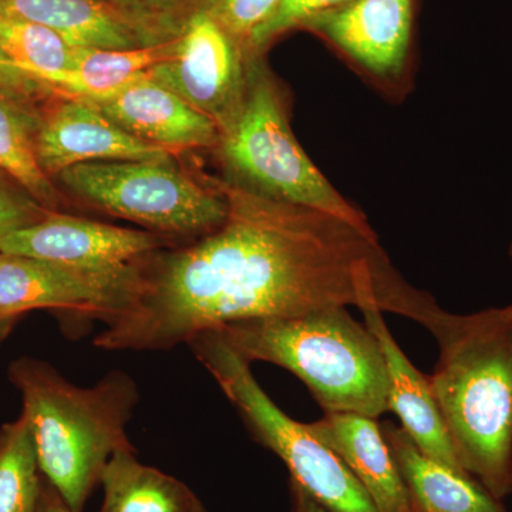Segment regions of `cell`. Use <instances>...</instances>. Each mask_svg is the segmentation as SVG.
Instances as JSON below:
<instances>
[{
	"label": "cell",
	"instance_id": "cell-1",
	"mask_svg": "<svg viewBox=\"0 0 512 512\" xmlns=\"http://www.w3.org/2000/svg\"><path fill=\"white\" fill-rule=\"evenodd\" d=\"M217 184L225 220L187 247L141 258L140 291L104 323L97 348L168 350L229 323L348 306L417 322L429 306L433 296L399 274L376 232L231 180Z\"/></svg>",
	"mask_w": 512,
	"mask_h": 512
},
{
	"label": "cell",
	"instance_id": "cell-2",
	"mask_svg": "<svg viewBox=\"0 0 512 512\" xmlns=\"http://www.w3.org/2000/svg\"><path fill=\"white\" fill-rule=\"evenodd\" d=\"M421 325L439 345L429 382L458 460L503 501L512 494V305L468 315L437 305Z\"/></svg>",
	"mask_w": 512,
	"mask_h": 512
},
{
	"label": "cell",
	"instance_id": "cell-3",
	"mask_svg": "<svg viewBox=\"0 0 512 512\" xmlns=\"http://www.w3.org/2000/svg\"><path fill=\"white\" fill-rule=\"evenodd\" d=\"M9 379L22 396L39 470L70 510L82 512L110 458L134 450L127 426L138 403L136 382L111 372L79 387L32 357L15 360Z\"/></svg>",
	"mask_w": 512,
	"mask_h": 512
},
{
	"label": "cell",
	"instance_id": "cell-4",
	"mask_svg": "<svg viewBox=\"0 0 512 512\" xmlns=\"http://www.w3.org/2000/svg\"><path fill=\"white\" fill-rule=\"evenodd\" d=\"M245 362L284 367L305 383L325 413L377 417L387 412L382 346L346 308L242 320L217 329Z\"/></svg>",
	"mask_w": 512,
	"mask_h": 512
},
{
	"label": "cell",
	"instance_id": "cell-5",
	"mask_svg": "<svg viewBox=\"0 0 512 512\" xmlns=\"http://www.w3.org/2000/svg\"><path fill=\"white\" fill-rule=\"evenodd\" d=\"M217 148L234 183L272 200L328 212L375 234L365 215L330 184L293 136L284 93L258 53L249 57L241 110L221 133Z\"/></svg>",
	"mask_w": 512,
	"mask_h": 512
},
{
	"label": "cell",
	"instance_id": "cell-6",
	"mask_svg": "<svg viewBox=\"0 0 512 512\" xmlns=\"http://www.w3.org/2000/svg\"><path fill=\"white\" fill-rule=\"evenodd\" d=\"M234 404L252 436L274 451L301 487L330 512H379L346 464L312 433L282 412L252 375L245 362L217 330H208L188 343Z\"/></svg>",
	"mask_w": 512,
	"mask_h": 512
},
{
	"label": "cell",
	"instance_id": "cell-7",
	"mask_svg": "<svg viewBox=\"0 0 512 512\" xmlns=\"http://www.w3.org/2000/svg\"><path fill=\"white\" fill-rule=\"evenodd\" d=\"M57 180L90 207L165 238H201L227 217L218 184L200 183L173 158L77 164Z\"/></svg>",
	"mask_w": 512,
	"mask_h": 512
},
{
	"label": "cell",
	"instance_id": "cell-8",
	"mask_svg": "<svg viewBox=\"0 0 512 512\" xmlns=\"http://www.w3.org/2000/svg\"><path fill=\"white\" fill-rule=\"evenodd\" d=\"M141 286L140 259L83 268L0 252V312L46 309L107 323L130 308Z\"/></svg>",
	"mask_w": 512,
	"mask_h": 512
},
{
	"label": "cell",
	"instance_id": "cell-9",
	"mask_svg": "<svg viewBox=\"0 0 512 512\" xmlns=\"http://www.w3.org/2000/svg\"><path fill=\"white\" fill-rule=\"evenodd\" d=\"M251 55L214 20L194 10L174 56L153 67L148 77L210 117L224 133L244 103Z\"/></svg>",
	"mask_w": 512,
	"mask_h": 512
},
{
	"label": "cell",
	"instance_id": "cell-10",
	"mask_svg": "<svg viewBox=\"0 0 512 512\" xmlns=\"http://www.w3.org/2000/svg\"><path fill=\"white\" fill-rule=\"evenodd\" d=\"M171 247V239L52 211L43 220L13 232L0 252L83 268H111Z\"/></svg>",
	"mask_w": 512,
	"mask_h": 512
},
{
	"label": "cell",
	"instance_id": "cell-11",
	"mask_svg": "<svg viewBox=\"0 0 512 512\" xmlns=\"http://www.w3.org/2000/svg\"><path fill=\"white\" fill-rule=\"evenodd\" d=\"M367 73L396 80L406 69L413 29V0H349L303 23Z\"/></svg>",
	"mask_w": 512,
	"mask_h": 512
},
{
	"label": "cell",
	"instance_id": "cell-12",
	"mask_svg": "<svg viewBox=\"0 0 512 512\" xmlns=\"http://www.w3.org/2000/svg\"><path fill=\"white\" fill-rule=\"evenodd\" d=\"M42 117L36 156L49 177L66 168L97 161H144L173 158V151L140 140L82 100L56 96Z\"/></svg>",
	"mask_w": 512,
	"mask_h": 512
},
{
	"label": "cell",
	"instance_id": "cell-13",
	"mask_svg": "<svg viewBox=\"0 0 512 512\" xmlns=\"http://www.w3.org/2000/svg\"><path fill=\"white\" fill-rule=\"evenodd\" d=\"M82 101L127 133L173 153L220 144V128L210 117L154 82L148 73L110 96Z\"/></svg>",
	"mask_w": 512,
	"mask_h": 512
},
{
	"label": "cell",
	"instance_id": "cell-14",
	"mask_svg": "<svg viewBox=\"0 0 512 512\" xmlns=\"http://www.w3.org/2000/svg\"><path fill=\"white\" fill-rule=\"evenodd\" d=\"M360 312L363 313L367 328L379 340L386 359L387 412H393L399 417L402 423L400 427L426 456L467 473L448 436L429 377L420 373L404 355L384 323L383 312L376 306H365Z\"/></svg>",
	"mask_w": 512,
	"mask_h": 512
},
{
	"label": "cell",
	"instance_id": "cell-15",
	"mask_svg": "<svg viewBox=\"0 0 512 512\" xmlns=\"http://www.w3.org/2000/svg\"><path fill=\"white\" fill-rule=\"evenodd\" d=\"M362 484L379 512H414L409 491L377 419L357 413H325L308 423Z\"/></svg>",
	"mask_w": 512,
	"mask_h": 512
},
{
	"label": "cell",
	"instance_id": "cell-16",
	"mask_svg": "<svg viewBox=\"0 0 512 512\" xmlns=\"http://www.w3.org/2000/svg\"><path fill=\"white\" fill-rule=\"evenodd\" d=\"M0 12L45 26L73 47L126 50L168 42L106 0H0Z\"/></svg>",
	"mask_w": 512,
	"mask_h": 512
},
{
	"label": "cell",
	"instance_id": "cell-17",
	"mask_svg": "<svg viewBox=\"0 0 512 512\" xmlns=\"http://www.w3.org/2000/svg\"><path fill=\"white\" fill-rule=\"evenodd\" d=\"M380 427L414 512H508L476 478L426 456L402 427L392 421Z\"/></svg>",
	"mask_w": 512,
	"mask_h": 512
},
{
	"label": "cell",
	"instance_id": "cell-18",
	"mask_svg": "<svg viewBox=\"0 0 512 512\" xmlns=\"http://www.w3.org/2000/svg\"><path fill=\"white\" fill-rule=\"evenodd\" d=\"M178 37L137 49L109 50L74 47L73 66L62 72L36 74L55 96L93 100L124 89L153 67L174 56Z\"/></svg>",
	"mask_w": 512,
	"mask_h": 512
},
{
	"label": "cell",
	"instance_id": "cell-19",
	"mask_svg": "<svg viewBox=\"0 0 512 512\" xmlns=\"http://www.w3.org/2000/svg\"><path fill=\"white\" fill-rule=\"evenodd\" d=\"M100 484L104 491L100 512H205L187 485L141 463L136 450L117 451Z\"/></svg>",
	"mask_w": 512,
	"mask_h": 512
},
{
	"label": "cell",
	"instance_id": "cell-20",
	"mask_svg": "<svg viewBox=\"0 0 512 512\" xmlns=\"http://www.w3.org/2000/svg\"><path fill=\"white\" fill-rule=\"evenodd\" d=\"M42 116L32 101L0 89V170L18 181L49 211L59 210L62 195L42 170L36 156V136Z\"/></svg>",
	"mask_w": 512,
	"mask_h": 512
},
{
	"label": "cell",
	"instance_id": "cell-21",
	"mask_svg": "<svg viewBox=\"0 0 512 512\" xmlns=\"http://www.w3.org/2000/svg\"><path fill=\"white\" fill-rule=\"evenodd\" d=\"M28 421L3 424L0 429V512H36L42 480Z\"/></svg>",
	"mask_w": 512,
	"mask_h": 512
},
{
	"label": "cell",
	"instance_id": "cell-22",
	"mask_svg": "<svg viewBox=\"0 0 512 512\" xmlns=\"http://www.w3.org/2000/svg\"><path fill=\"white\" fill-rule=\"evenodd\" d=\"M0 52L33 77L73 66L74 47L53 30L0 12Z\"/></svg>",
	"mask_w": 512,
	"mask_h": 512
},
{
	"label": "cell",
	"instance_id": "cell-23",
	"mask_svg": "<svg viewBox=\"0 0 512 512\" xmlns=\"http://www.w3.org/2000/svg\"><path fill=\"white\" fill-rule=\"evenodd\" d=\"M279 2L281 0H195V10L205 13L248 50L252 33L271 18Z\"/></svg>",
	"mask_w": 512,
	"mask_h": 512
},
{
	"label": "cell",
	"instance_id": "cell-24",
	"mask_svg": "<svg viewBox=\"0 0 512 512\" xmlns=\"http://www.w3.org/2000/svg\"><path fill=\"white\" fill-rule=\"evenodd\" d=\"M131 18L154 30L164 40L181 35L194 13L195 0H106Z\"/></svg>",
	"mask_w": 512,
	"mask_h": 512
},
{
	"label": "cell",
	"instance_id": "cell-25",
	"mask_svg": "<svg viewBox=\"0 0 512 512\" xmlns=\"http://www.w3.org/2000/svg\"><path fill=\"white\" fill-rule=\"evenodd\" d=\"M348 2L349 0H281L271 18L252 33L248 43L249 53L262 55L265 47L274 42L276 37L289 30L302 28L303 23L313 16Z\"/></svg>",
	"mask_w": 512,
	"mask_h": 512
},
{
	"label": "cell",
	"instance_id": "cell-26",
	"mask_svg": "<svg viewBox=\"0 0 512 512\" xmlns=\"http://www.w3.org/2000/svg\"><path fill=\"white\" fill-rule=\"evenodd\" d=\"M25 188L0 170V242L19 229L36 224L49 214Z\"/></svg>",
	"mask_w": 512,
	"mask_h": 512
},
{
	"label": "cell",
	"instance_id": "cell-27",
	"mask_svg": "<svg viewBox=\"0 0 512 512\" xmlns=\"http://www.w3.org/2000/svg\"><path fill=\"white\" fill-rule=\"evenodd\" d=\"M0 89L18 94L32 103L37 99H43L47 94H53L46 84L20 69L18 64L13 63L2 52H0Z\"/></svg>",
	"mask_w": 512,
	"mask_h": 512
},
{
	"label": "cell",
	"instance_id": "cell-28",
	"mask_svg": "<svg viewBox=\"0 0 512 512\" xmlns=\"http://www.w3.org/2000/svg\"><path fill=\"white\" fill-rule=\"evenodd\" d=\"M36 512H73L64 503L63 498L49 483H42V491H40L39 504H37Z\"/></svg>",
	"mask_w": 512,
	"mask_h": 512
},
{
	"label": "cell",
	"instance_id": "cell-29",
	"mask_svg": "<svg viewBox=\"0 0 512 512\" xmlns=\"http://www.w3.org/2000/svg\"><path fill=\"white\" fill-rule=\"evenodd\" d=\"M293 507L295 512H330L319 504L315 498L303 491L301 487L292 483Z\"/></svg>",
	"mask_w": 512,
	"mask_h": 512
},
{
	"label": "cell",
	"instance_id": "cell-30",
	"mask_svg": "<svg viewBox=\"0 0 512 512\" xmlns=\"http://www.w3.org/2000/svg\"><path fill=\"white\" fill-rule=\"evenodd\" d=\"M19 318L20 316L0 312V345H2L3 340L8 338Z\"/></svg>",
	"mask_w": 512,
	"mask_h": 512
},
{
	"label": "cell",
	"instance_id": "cell-31",
	"mask_svg": "<svg viewBox=\"0 0 512 512\" xmlns=\"http://www.w3.org/2000/svg\"><path fill=\"white\" fill-rule=\"evenodd\" d=\"M510 255H511V259H512V244H511V247H510Z\"/></svg>",
	"mask_w": 512,
	"mask_h": 512
}]
</instances>
